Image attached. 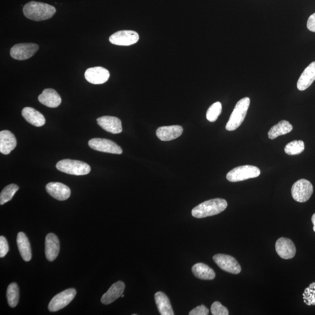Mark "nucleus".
<instances>
[{
  "mask_svg": "<svg viewBox=\"0 0 315 315\" xmlns=\"http://www.w3.org/2000/svg\"><path fill=\"white\" fill-rule=\"evenodd\" d=\"M56 10L46 3L30 2L23 7V13L27 18L35 21L46 20L53 17Z\"/></svg>",
  "mask_w": 315,
  "mask_h": 315,
  "instance_id": "1",
  "label": "nucleus"
},
{
  "mask_svg": "<svg viewBox=\"0 0 315 315\" xmlns=\"http://www.w3.org/2000/svg\"><path fill=\"white\" fill-rule=\"evenodd\" d=\"M228 206L227 201L222 199H214L206 201L195 207L192 214L197 218H203L218 214L225 210Z\"/></svg>",
  "mask_w": 315,
  "mask_h": 315,
  "instance_id": "2",
  "label": "nucleus"
},
{
  "mask_svg": "<svg viewBox=\"0 0 315 315\" xmlns=\"http://www.w3.org/2000/svg\"><path fill=\"white\" fill-rule=\"evenodd\" d=\"M250 103V98H244L238 102L226 125L228 131H234L242 124L246 116Z\"/></svg>",
  "mask_w": 315,
  "mask_h": 315,
  "instance_id": "3",
  "label": "nucleus"
},
{
  "mask_svg": "<svg viewBox=\"0 0 315 315\" xmlns=\"http://www.w3.org/2000/svg\"><path fill=\"white\" fill-rule=\"evenodd\" d=\"M56 168L62 172L76 176L87 175L91 169L88 164L82 161L72 160L59 161L56 165Z\"/></svg>",
  "mask_w": 315,
  "mask_h": 315,
  "instance_id": "4",
  "label": "nucleus"
},
{
  "mask_svg": "<svg viewBox=\"0 0 315 315\" xmlns=\"http://www.w3.org/2000/svg\"><path fill=\"white\" fill-rule=\"evenodd\" d=\"M261 170L251 165H243L236 167L227 173V179L231 182H241L249 179L257 178L261 175Z\"/></svg>",
  "mask_w": 315,
  "mask_h": 315,
  "instance_id": "5",
  "label": "nucleus"
},
{
  "mask_svg": "<svg viewBox=\"0 0 315 315\" xmlns=\"http://www.w3.org/2000/svg\"><path fill=\"white\" fill-rule=\"evenodd\" d=\"M313 192L312 183L304 179L297 181L291 188V194L293 199L299 203L307 202L312 195Z\"/></svg>",
  "mask_w": 315,
  "mask_h": 315,
  "instance_id": "6",
  "label": "nucleus"
},
{
  "mask_svg": "<svg viewBox=\"0 0 315 315\" xmlns=\"http://www.w3.org/2000/svg\"><path fill=\"white\" fill-rule=\"evenodd\" d=\"M39 48V46L35 43H19L12 47L10 55L15 60H25L33 57Z\"/></svg>",
  "mask_w": 315,
  "mask_h": 315,
  "instance_id": "7",
  "label": "nucleus"
},
{
  "mask_svg": "<svg viewBox=\"0 0 315 315\" xmlns=\"http://www.w3.org/2000/svg\"><path fill=\"white\" fill-rule=\"evenodd\" d=\"M76 293V290L70 289L57 294L50 301L48 306L49 310L50 312H56L64 308L73 300Z\"/></svg>",
  "mask_w": 315,
  "mask_h": 315,
  "instance_id": "8",
  "label": "nucleus"
},
{
  "mask_svg": "<svg viewBox=\"0 0 315 315\" xmlns=\"http://www.w3.org/2000/svg\"><path fill=\"white\" fill-rule=\"evenodd\" d=\"M88 145L90 148L98 151L114 154H121L123 152L121 147L115 142L108 139L94 138L89 141Z\"/></svg>",
  "mask_w": 315,
  "mask_h": 315,
  "instance_id": "9",
  "label": "nucleus"
},
{
  "mask_svg": "<svg viewBox=\"0 0 315 315\" xmlns=\"http://www.w3.org/2000/svg\"><path fill=\"white\" fill-rule=\"evenodd\" d=\"M214 262L224 271L234 274L241 273V267L236 260L230 255L217 254L213 257Z\"/></svg>",
  "mask_w": 315,
  "mask_h": 315,
  "instance_id": "10",
  "label": "nucleus"
},
{
  "mask_svg": "<svg viewBox=\"0 0 315 315\" xmlns=\"http://www.w3.org/2000/svg\"><path fill=\"white\" fill-rule=\"evenodd\" d=\"M139 35L133 30H120L113 34L109 38V41L117 46H131L139 41Z\"/></svg>",
  "mask_w": 315,
  "mask_h": 315,
  "instance_id": "11",
  "label": "nucleus"
},
{
  "mask_svg": "<svg viewBox=\"0 0 315 315\" xmlns=\"http://www.w3.org/2000/svg\"><path fill=\"white\" fill-rule=\"evenodd\" d=\"M110 77V73L107 69L102 67L89 68L85 73L86 81L92 84H102L107 82Z\"/></svg>",
  "mask_w": 315,
  "mask_h": 315,
  "instance_id": "12",
  "label": "nucleus"
},
{
  "mask_svg": "<svg viewBox=\"0 0 315 315\" xmlns=\"http://www.w3.org/2000/svg\"><path fill=\"white\" fill-rule=\"evenodd\" d=\"M275 250L279 257L284 259H291L296 254V247L291 239L286 238H279L275 243Z\"/></svg>",
  "mask_w": 315,
  "mask_h": 315,
  "instance_id": "13",
  "label": "nucleus"
},
{
  "mask_svg": "<svg viewBox=\"0 0 315 315\" xmlns=\"http://www.w3.org/2000/svg\"><path fill=\"white\" fill-rule=\"evenodd\" d=\"M97 123L105 131L116 135L122 132L121 121L116 117L105 116L98 118Z\"/></svg>",
  "mask_w": 315,
  "mask_h": 315,
  "instance_id": "14",
  "label": "nucleus"
},
{
  "mask_svg": "<svg viewBox=\"0 0 315 315\" xmlns=\"http://www.w3.org/2000/svg\"><path fill=\"white\" fill-rule=\"evenodd\" d=\"M46 190L53 198L59 201L68 200L71 195L70 188L59 182H50L46 185Z\"/></svg>",
  "mask_w": 315,
  "mask_h": 315,
  "instance_id": "15",
  "label": "nucleus"
},
{
  "mask_svg": "<svg viewBox=\"0 0 315 315\" xmlns=\"http://www.w3.org/2000/svg\"><path fill=\"white\" fill-rule=\"evenodd\" d=\"M183 129L178 125L163 126L156 130V134L161 141L175 140L182 135Z\"/></svg>",
  "mask_w": 315,
  "mask_h": 315,
  "instance_id": "16",
  "label": "nucleus"
},
{
  "mask_svg": "<svg viewBox=\"0 0 315 315\" xmlns=\"http://www.w3.org/2000/svg\"><path fill=\"white\" fill-rule=\"evenodd\" d=\"M60 251V243L57 236L50 233L46 236L45 241V254L47 260L53 262L57 257Z\"/></svg>",
  "mask_w": 315,
  "mask_h": 315,
  "instance_id": "17",
  "label": "nucleus"
},
{
  "mask_svg": "<svg viewBox=\"0 0 315 315\" xmlns=\"http://www.w3.org/2000/svg\"><path fill=\"white\" fill-rule=\"evenodd\" d=\"M38 100L47 107L55 108L61 103V98L53 89H45L38 97Z\"/></svg>",
  "mask_w": 315,
  "mask_h": 315,
  "instance_id": "18",
  "label": "nucleus"
},
{
  "mask_svg": "<svg viewBox=\"0 0 315 315\" xmlns=\"http://www.w3.org/2000/svg\"><path fill=\"white\" fill-rule=\"evenodd\" d=\"M17 141L15 136L9 131L0 132V152L8 155L17 146Z\"/></svg>",
  "mask_w": 315,
  "mask_h": 315,
  "instance_id": "19",
  "label": "nucleus"
},
{
  "mask_svg": "<svg viewBox=\"0 0 315 315\" xmlns=\"http://www.w3.org/2000/svg\"><path fill=\"white\" fill-rule=\"evenodd\" d=\"M125 289V285L121 281L113 284L110 287L107 292L102 297L101 302L104 305H109L116 301L117 299L121 296L123 294Z\"/></svg>",
  "mask_w": 315,
  "mask_h": 315,
  "instance_id": "20",
  "label": "nucleus"
},
{
  "mask_svg": "<svg viewBox=\"0 0 315 315\" xmlns=\"http://www.w3.org/2000/svg\"><path fill=\"white\" fill-rule=\"evenodd\" d=\"M315 80V61L311 62L301 74L297 82V88L305 90L312 84Z\"/></svg>",
  "mask_w": 315,
  "mask_h": 315,
  "instance_id": "21",
  "label": "nucleus"
},
{
  "mask_svg": "<svg viewBox=\"0 0 315 315\" xmlns=\"http://www.w3.org/2000/svg\"><path fill=\"white\" fill-rule=\"evenodd\" d=\"M22 115L24 119L35 127H42L46 123L45 116L36 109L30 107L23 108Z\"/></svg>",
  "mask_w": 315,
  "mask_h": 315,
  "instance_id": "22",
  "label": "nucleus"
},
{
  "mask_svg": "<svg viewBox=\"0 0 315 315\" xmlns=\"http://www.w3.org/2000/svg\"><path fill=\"white\" fill-rule=\"evenodd\" d=\"M192 273L196 277L203 280H212L215 277L214 271L203 263H196L193 266Z\"/></svg>",
  "mask_w": 315,
  "mask_h": 315,
  "instance_id": "23",
  "label": "nucleus"
},
{
  "mask_svg": "<svg viewBox=\"0 0 315 315\" xmlns=\"http://www.w3.org/2000/svg\"><path fill=\"white\" fill-rule=\"evenodd\" d=\"M155 301L158 310L161 315L174 314L170 301L164 293L161 291L157 292L155 294Z\"/></svg>",
  "mask_w": 315,
  "mask_h": 315,
  "instance_id": "24",
  "label": "nucleus"
},
{
  "mask_svg": "<svg viewBox=\"0 0 315 315\" xmlns=\"http://www.w3.org/2000/svg\"><path fill=\"white\" fill-rule=\"evenodd\" d=\"M17 242L21 257L25 262H29L32 259L30 243L27 236L23 232H19Z\"/></svg>",
  "mask_w": 315,
  "mask_h": 315,
  "instance_id": "25",
  "label": "nucleus"
},
{
  "mask_svg": "<svg viewBox=\"0 0 315 315\" xmlns=\"http://www.w3.org/2000/svg\"><path fill=\"white\" fill-rule=\"evenodd\" d=\"M293 129V125L288 121L281 120L270 129L268 132V136L270 139L274 140L279 136L289 133Z\"/></svg>",
  "mask_w": 315,
  "mask_h": 315,
  "instance_id": "26",
  "label": "nucleus"
},
{
  "mask_svg": "<svg viewBox=\"0 0 315 315\" xmlns=\"http://www.w3.org/2000/svg\"><path fill=\"white\" fill-rule=\"evenodd\" d=\"M19 291L18 285L15 282L10 284L7 291L8 302L11 308H15L19 301Z\"/></svg>",
  "mask_w": 315,
  "mask_h": 315,
  "instance_id": "27",
  "label": "nucleus"
},
{
  "mask_svg": "<svg viewBox=\"0 0 315 315\" xmlns=\"http://www.w3.org/2000/svg\"><path fill=\"white\" fill-rule=\"evenodd\" d=\"M305 149L304 141L302 140H294L286 145L285 151L287 154L295 155L300 154Z\"/></svg>",
  "mask_w": 315,
  "mask_h": 315,
  "instance_id": "28",
  "label": "nucleus"
},
{
  "mask_svg": "<svg viewBox=\"0 0 315 315\" xmlns=\"http://www.w3.org/2000/svg\"><path fill=\"white\" fill-rule=\"evenodd\" d=\"M19 187L15 184L8 185L0 195V204L3 205L13 198L14 196L18 191Z\"/></svg>",
  "mask_w": 315,
  "mask_h": 315,
  "instance_id": "29",
  "label": "nucleus"
},
{
  "mask_svg": "<svg viewBox=\"0 0 315 315\" xmlns=\"http://www.w3.org/2000/svg\"><path fill=\"white\" fill-rule=\"evenodd\" d=\"M222 112V105L219 102L212 104L207 110L206 113L207 119L210 122H214Z\"/></svg>",
  "mask_w": 315,
  "mask_h": 315,
  "instance_id": "30",
  "label": "nucleus"
},
{
  "mask_svg": "<svg viewBox=\"0 0 315 315\" xmlns=\"http://www.w3.org/2000/svg\"><path fill=\"white\" fill-rule=\"evenodd\" d=\"M303 297L307 305H315V282L305 289Z\"/></svg>",
  "mask_w": 315,
  "mask_h": 315,
  "instance_id": "31",
  "label": "nucleus"
},
{
  "mask_svg": "<svg viewBox=\"0 0 315 315\" xmlns=\"http://www.w3.org/2000/svg\"><path fill=\"white\" fill-rule=\"evenodd\" d=\"M211 313L213 315H228L229 311L218 301L214 302L211 307Z\"/></svg>",
  "mask_w": 315,
  "mask_h": 315,
  "instance_id": "32",
  "label": "nucleus"
},
{
  "mask_svg": "<svg viewBox=\"0 0 315 315\" xmlns=\"http://www.w3.org/2000/svg\"><path fill=\"white\" fill-rule=\"evenodd\" d=\"M9 250V244L5 236H0V258L5 257Z\"/></svg>",
  "mask_w": 315,
  "mask_h": 315,
  "instance_id": "33",
  "label": "nucleus"
},
{
  "mask_svg": "<svg viewBox=\"0 0 315 315\" xmlns=\"http://www.w3.org/2000/svg\"><path fill=\"white\" fill-rule=\"evenodd\" d=\"M208 313H209V310L207 307L204 305H201L192 309L188 314L189 315H207Z\"/></svg>",
  "mask_w": 315,
  "mask_h": 315,
  "instance_id": "34",
  "label": "nucleus"
},
{
  "mask_svg": "<svg viewBox=\"0 0 315 315\" xmlns=\"http://www.w3.org/2000/svg\"><path fill=\"white\" fill-rule=\"evenodd\" d=\"M307 27L313 33H315V13L311 15L307 21Z\"/></svg>",
  "mask_w": 315,
  "mask_h": 315,
  "instance_id": "35",
  "label": "nucleus"
},
{
  "mask_svg": "<svg viewBox=\"0 0 315 315\" xmlns=\"http://www.w3.org/2000/svg\"><path fill=\"white\" fill-rule=\"evenodd\" d=\"M312 222L314 225L313 229L315 232V213L312 216Z\"/></svg>",
  "mask_w": 315,
  "mask_h": 315,
  "instance_id": "36",
  "label": "nucleus"
},
{
  "mask_svg": "<svg viewBox=\"0 0 315 315\" xmlns=\"http://www.w3.org/2000/svg\"><path fill=\"white\" fill-rule=\"evenodd\" d=\"M121 297H124V295L123 294H122Z\"/></svg>",
  "mask_w": 315,
  "mask_h": 315,
  "instance_id": "37",
  "label": "nucleus"
}]
</instances>
